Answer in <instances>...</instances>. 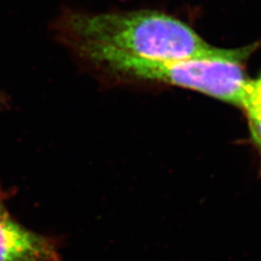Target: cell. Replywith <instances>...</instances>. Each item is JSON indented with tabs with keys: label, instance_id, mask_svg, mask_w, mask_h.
<instances>
[{
	"label": "cell",
	"instance_id": "cell-3",
	"mask_svg": "<svg viewBox=\"0 0 261 261\" xmlns=\"http://www.w3.org/2000/svg\"><path fill=\"white\" fill-rule=\"evenodd\" d=\"M0 261H61L53 239L29 230L12 217L1 191Z\"/></svg>",
	"mask_w": 261,
	"mask_h": 261
},
{
	"label": "cell",
	"instance_id": "cell-1",
	"mask_svg": "<svg viewBox=\"0 0 261 261\" xmlns=\"http://www.w3.org/2000/svg\"><path fill=\"white\" fill-rule=\"evenodd\" d=\"M67 47L98 66L113 60L174 62L214 53L184 21L158 10L71 12L57 21Z\"/></svg>",
	"mask_w": 261,
	"mask_h": 261
},
{
	"label": "cell",
	"instance_id": "cell-4",
	"mask_svg": "<svg viewBox=\"0 0 261 261\" xmlns=\"http://www.w3.org/2000/svg\"><path fill=\"white\" fill-rule=\"evenodd\" d=\"M249 115L252 140L261 148V103L252 105L245 109Z\"/></svg>",
	"mask_w": 261,
	"mask_h": 261
},
{
	"label": "cell",
	"instance_id": "cell-5",
	"mask_svg": "<svg viewBox=\"0 0 261 261\" xmlns=\"http://www.w3.org/2000/svg\"><path fill=\"white\" fill-rule=\"evenodd\" d=\"M255 103H261V75L255 81H249L242 107L246 109Z\"/></svg>",
	"mask_w": 261,
	"mask_h": 261
},
{
	"label": "cell",
	"instance_id": "cell-2",
	"mask_svg": "<svg viewBox=\"0 0 261 261\" xmlns=\"http://www.w3.org/2000/svg\"><path fill=\"white\" fill-rule=\"evenodd\" d=\"M254 48L255 46L231 49L217 47L210 55L181 61L113 60L101 67L115 75L170 84L242 107L249 84L243 62Z\"/></svg>",
	"mask_w": 261,
	"mask_h": 261
}]
</instances>
